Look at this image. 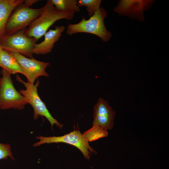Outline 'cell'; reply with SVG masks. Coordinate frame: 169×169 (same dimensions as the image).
<instances>
[{
    "instance_id": "obj_1",
    "label": "cell",
    "mask_w": 169,
    "mask_h": 169,
    "mask_svg": "<svg viewBox=\"0 0 169 169\" xmlns=\"http://www.w3.org/2000/svg\"><path fill=\"white\" fill-rule=\"evenodd\" d=\"M43 10L27 28L26 32L29 37L37 40L44 35L49 28L57 21L61 19L72 20L75 13L58 11L51 0H47Z\"/></svg>"
},
{
    "instance_id": "obj_2",
    "label": "cell",
    "mask_w": 169,
    "mask_h": 169,
    "mask_svg": "<svg viewBox=\"0 0 169 169\" xmlns=\"http://www.w3.org/2000/svg\"><path fill=\"white\" fill-rule=\"evenodd\" d=\"M107 14L106 11L100 7L88 19L83 18L78 23L69 24L66 33L69 35L81 33H89L99 37L103 42H107L111 37L112 34L107 30L104 23Z\"/></svg>"
},
{
    "instance_id": "obj_3",
    "label": "cell",
    "mask_w": 169,
    "mask_h": 169,
    "mask_svg": "<svg viewBox=\"0 0 169 169\" xmlns=\"http://www.w3.org/2000/svg\"><path fill=\"white\" fill-rule=\"evenodd\" d=\"M16 80L22 83L25 88V90H19V92L26 99L27 102L31 105L33 110V119L37 120L39 116L45 117L50 124L52 128L55 124L60 129H62L63 125L59 122L52 115L45 104L42 100L38 92V87L40 82L37 79L35 84L23 80L17 74Z\"/></svg>"
},
{
    "instance_id": "obj_4",
    "label": "cell",
    "mask_w": 169,
    "mask_h": 169,
    "mask_svg": "<svg viewBox=\"0 0 169 169\" xmlns=\"http://www.w3.org/2000/svg\"><path fill=\"white\" fill-rule=\"evenodd\" d=\"M0 86V109H10L21 110L28 104L25 98L15 89L11 74L4 69Z\"/></svg>"
},
{
    "instance_id": "obj_5",
    "label": "cell",
    "mask_w": 169,
    "mask_h": 169,
    "mask_svg": "<svg viewBox=\"0 0 169 169\" xmlns=\"http://www.w3.org/2000/svg\"><path fill=\"white\" fill-rule=\"evenodd\" d=\"M26 28L11 35H3L0 38V46L2 49L29 58H33L34 46L38 40L27 35Z\"/></svg>"
},
{
    "instance_id": "obj_6",
    "label": "cell",
    "mask_w": 169,
    "mask_h": 169,
    "mask_svg": "<svg viewBox=\"0 0 169 169\" xmlns=\"http://www.w3.org/2000/svg\"><path fill=\"white\" fill-rule=\"evenodd\" d=\"M44 6L32 8L23 3L16 7L12 12L6 24L4 35H9L25 29L41 13Z\"/></svg>"
},
{
    "instance_id": "obj_7",
    "label": "cell",
    "mask_w": 169,
    "mask_h": 169,
    "mask_svg": "<svg viewBox=\"0 0 169 169\" xmlns=\"http://www.w3.org/2000/svg\"><path fill=\"white\" fill-rule=\"evenodd\" d=\"M39 141L34 143L33 147L39 146L44 144L62 142L68 143L75 146L82 152L86 159L89 160L91 153L96 152L89 145L79 131H74L64 136L45 137L39 135L36 137Z\"/></svg>"
},
{
    "instance_id": "obj_8",
    "label": "cell",
    "mask_w": 169,
    "mask_h": 169,
    "mask_svg": "<svg viewBox=\"0 0 169 169\" xmlns=\"http://www.w3.org/2000/svg\"><path fill=\"white\" fill-rule=\"evenodd\" d=\"M17 60L21 67L28 82L34 84L36 79L41 76L49 77L46 68L50 64L40 61L33 58H29L17 53L8 52Z\"/></svg>"
},
{
    "instance_id": "obj_9",
    "label": "cell",
    "mask_w": 169,
    "mask_h": 169,
    "mask_svg": "<svg viewBox=\"0 0 169 169\" xmlns=\"http://www.w3.org/2000/svg\"><path fill=\"white\" fill-rule=\"evenodd\" d=\"M115 112L108 102L100 98L94 107L93 125L100 126L105 130L111 129L114 125Z\"/></svg>"
},
{
    "instance_id": "obj_10",
    "label": "cell",
    "mask_w": 169,
    "mask_h": 169,
    "mask_svg": "<svg viewBox=\"0 0 169 169\" xmlns=\"http://www.w3.org/2000/svg\"><path fill=\"white\" fill-rule=\"evenodd\" d=\"M152 1L147 0L120 1L114 10L119 14L142 21L144 19L143 12L150 6Z\"/></svg>"
},
{
    "instance_id": "obj_11",
    "label": "cell",
    "mask_w": 169,
    "mask_h": 169,
    "mask_svg": "<svg viewBox=\"0 0 169 169\" xmlns=\"http://www.w3.org/2000/svg\"><path fill=\"white\" fill-rule=\"evenodd\" d=\"M65 28L64 26H57L54 29H50L44 35V41L35 44L33 54L44 55L51 52L55 43L59 40Z\"/></svg>"
},
{
    "instance_id": "obj_12",
    "label": "cell",
    "mask_w": 169,
    "mask_h": 169,
    "mask_svg": "<svg viewBox=\"0 0 169 169\" xmlns=\"http://www.w3.org/2000/svg\"><path fill=\"white\" fill-rule=\"evenodd\" d=\"M23 0H0V38L4 34L6 24L15 8Z\"/></svg>"
},
{
    "instance_id": "obj_13",
    "label": "cell",
    "mask_w": 169,
    "mask_h": 169,
    "mask_svg": "<svg viewBox=\"0 0 169 169\" xmlns=\"http://www.w3.org/2000/svg\"><path fill=\"white\" fill-rule=\"evenodd\" d=\"M0 67L11 74L19 73L24 75L21 67L15 59L3 49L0 53Z\"/></svg>"
},
{
    "instance_id": "obj_14",
    "label": "cell",
    "mask_w": 169,
    "mask_h": 169,
    "mask_svg": "<svg viewBox=\"0 0 169 169\" xmlns=\"http://www.w3.org/2000/svg\"><path fill=\"white\" fill-rule=\"evenodd\" d=\"M56 9L59 11H65L74 13L80 11L76 0H51Z\"/></svg>"
},
{
    "instance_id": "obj_15",
    "label": "cell",
    "mask_w": 169,
    "mask_h": 169,
    "mask_svg": "<svg viewBox=\"0 0 169 169\" xmlns=\"http://www.w3.org/2000/svg\"><path fill=\"white\" fill-rule=\"evenodd\" d=\"M108 133L102 127L93 125L90 129L84 132L83 135L86 140L91 141L107 136Z\"/></svg>"
},
{
    "instance_id": "obj_16",
    "label": "cell",
    "mask_w": 169,
    "mask_h": 169,
    "mask_svg": "<svg viewBox=\"0 0 169 169\" xmlns=\"http://www.w3.org/2000/svg\"><path fill=\"white\" fill-rule=\"evenodd\" d=\"M77 2L79 7L83 6L86 7L88 14L90 17L100 8L101 0H79Z\"/></svg>"
},
{
    "instance_id": "obj_17",
    "label": "cell",
    "mask_w": 169,
    "mask_h": 169,
    "mask_svg": "<svg viewBox=\"0 0 169 169\" xmlns=\"http://www.w3.org/2000/svg\"><path fill=\"white\" fill-rule=\"evenodd\" d=\"M8 157L13 160H15L12 152L11 146L7 143H0V160L7 159Z\"/></svg>"
},
{
    "instance_id": "obj_18",
    "label": "cell",
    "mask_w": 169,
    "mask_h": 169,
    "mask_svg": "<svg viewBox=\"0 0 169 169\" xmlns=\"http://www.w3.org/2000/svg\"><path fill=\"white\" fill-rule=\"evenodd\" d=\"M38 0H24L23 4L27 6L30 7L34 4L37 2Z\"/></svg>"
},
{
    "instance_id": "obj_19",
    "label": "cell",
    "mask_w": 169,
    "mask_h": 169,
    "mask_svg": "<svg viewBox=\"0 0 169 169\" xmlns=\"http://www.w3.org/2000/svg\"><path fill=\"white\" fill-rule=\"evenodd\" d=\"M1 77L0 76V86L1 83Z\"/></svg>"
},
{
    "instance_id": "obj_20",
    "label": "cell",
    "mask_w": 169,
    "mask_h": 169,
    "mask_svg": "<svg viewBox=\"0 0 169 169\" xmlns=\"http://www.w3.org/2000/svg\"><path fill=\"white\" fill-rule=\"evenodd\" d=\"M2 49L1 48L0 46V53L1 50H2Z\"/></svg>"
}]
</instances>
